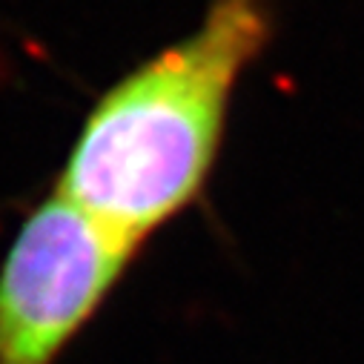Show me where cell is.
<instances>
[{
  "label": "cell",
  "mask_w": 364,
  "mask_h": 364,
  "mask_svg": "<svg viewBox=\"0 0 364 364\" xmlns=\"http://www.w3.org/2000/svg\"><path fill=\"white\" fill-rule=\"evenodd\" d=\"M135 250L60 193L41 201L0 264V364H55Z\"/></svg>",
  "instance_id": "obj_2"
},
{
  "label": "cell",
  "mask_w": 364,
  "mask_h": 364,
  "mask_svg": "<svg viewBox=\"0 0 364 364\" xmlns=\"http://www.w3.org/2000/svg\"><path fill=\"white\" fill-rule=\"evenodd\" d=\"M269 35L267 0H213L193 32L132 66L98 98L55 193L141 247L204 193L232 92Z\"/></svg>",
  "instance_id": "obj_1"
}]
</instances>
